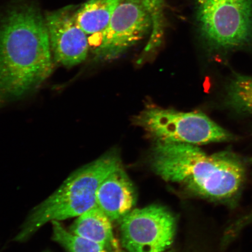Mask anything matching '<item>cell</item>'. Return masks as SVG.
<instances>
[{
  "label": "cell",
  "instance_id": "6da1fadb",
  "mask_svg": "<svg viewBox=\"0 0 252 252\" xmlns=\"http://www.w3.org/2000/svg\"><path fill=\"white\" fill-rule=\"evenodd\" d=\"M45 15L35 0H13L0 17V106L39 88L51 74Z\"/></svg>",
  "mask_w": 252,
  "mask_h": 252
},
{
  "label": "cell",
  "instance_id": "7a4b0ae2",
  "mask_svg": "<svg viewBox=\"0 0 252 252\" xmlns=\"http://www.w3.org/2000/svg\"><path fill=\"white\" fill-rule=\"evenodd\" d=\"M151 163L163 180L229 209L238 206L249 165L247 159L232 151L209 155L194 145L160 141H156Z\"/></svg>",
  "mask_w": 252,
  "mask_h": 252
},
{
  "label": "cell",
  "instance_id": "3957f363",
  "mask_svg": "<svg viewBox=\"0 0 252 252\" xmlns=\"http://www.w3.org/2000/svg\"><path fill=\"white\" fill-rule=\"evenodd\" d=\"M121 166L119 156L112 151L72 173L54 193L34 208L15 241H26L46 223L78 217L96 206L100 185Z\"/></svg>",
  "mask_w": 252,
  "mask_h": 252
},
{
  "label": "cell",
  "instance_id": "277c9868",
  "mask_svg": "<svg viewBox=\"0 0 252 252\" xmlns=\"http://www.w3.org/2000/svg\"><path fill=\"white\" fill-rule=\"evenodd\" d=\"M196 9L201 35L213 49L252 46V0H196Z\"/></svg>",
  "mask_w": 252,
  "mask_h": 252
},
{
  "label": "cell",
  "instance_id": "5b68a950",
  "mask_svg": "<svg viewBox=\"0 0 252 252\" xmlns=\"http://www.w3.org/2000/svg\"><path fill=\"white\" fill-rule=\"evenodd\" d=\"M135 125L156 141L194 145L220 143L234 137L206 115L150 107L135 116Z\"/></svg>",
  "mask_w": 252,
  "mask_h": 252
},
{
  "label": "cell",
  "instance_id": "8992f818",
  "mask_svg": "<svg viewBox=\"0 0 252 252\" xmlns=\"http://www.w3.org/2000/svg\"><path fill=\"white\" fill-rule=\"evenodd\" d=\"M175 232L174 217L158 205L132 210L121 220L122 244L129 252H165Z\"/></svg>",
  "mask_w": 252,
  "mask_h": 252
},
{
  "label": "cell",
  "instance_id": "52a82bcc",
  "mask_svg": "<svg viewBox=\"0 0 252 252\" xmlns=\"http://www.w3.org/2000/svg\"><path fill=\"white\" fill-rule=\"evenodd\" d=\"M151 28L150 15L140 0H122L98 36L94 57L102 61L117 59L143 39Z\"/></svg>",
  "mask_w": 252,
  "mask_h": 252
},
{
  "label": "cell",
  "instance_id": "ba28073f",
  "mask_svg": "<svg viewBox=\"0 0 252 252\" xmlns=\"http://www.w3.org/2000/svg\"><path fill=\"white\" fill-rule=\"evenodd\" d=\"M78 6H66L45 15L50 47L55 61L67 67L83 62L89 50L87 34L75 18Z\"/></svg>",
  "mask_w": 252,
  "mask_h": 252
},
{
  "label": "cell",
  "instance_id": "9c48e42d",
  "mask_svg": "<svg viewBox=\"0 0 252 252\" xmlns=\"http://www.w3.org/2000/svg\"><path fill=\"white\" fill-rule=\"evenodd\" d=\"M135 198L133 186L121 166L100 185L96 194V205L112 221L122 220L131 212Z\"/></svg>",
  "mask_w": 252,
  "mask_h": 252
},
{
  "label": "cell",
  "instance_id": "30bf717a",
  "mask_svg": "<svg viewBox=\"0 0 252 252\" xmlns=\"http://www.w3.org/2000/svg\"><path fill=\"white\" fill-rule=\"evenodd\" d=\"M70 231L109 250L116 248L111 220L96 205L78 216Z\"/></svg>",
  "mask_w": 252,
  "mask_h": 252
},
{
  "label": "cell",
  "instance_id": "8fae6325",
  "mask_svg": "<svg viewBox=\"0 0 252 252\" xmlns=\"http://www.w3.org/2000/svg\"><path fill=\"white\" fill-rule=\"evenodd\" d=\"M122 0H87L78 7L75 18L87 35L98 36L106 29Z\"/></svg>",
  "mask_w": 252,
  "mask_h": 252
},
{
  "label": "cell",
  "instance_id": "7c38bea8",
  "mask_svg": "<svg viewBox=\"0 0 252 252\" xmlns=\"http://www.w3.org/2000/svg\"><path fill=\"white\" fill-rule=\"evenodd\" d=\"M225 103L242 115H252V77L236 74L226 87Z\"/></svg>",
  "mask_w": 252,
  "mask_h": 252
},
{
  "label": "cell",
  "instance_id": "4fadbf2b",
  "mask_svg": "<svg viewBox=\"0 0 252 252\" xmlns=\"http://www.w3.org/2000/svg\"><path fill=\"white\" fill-rule=\"evenodd\" d=\"M53 239L68 252H109V249L65 229L58 220L51 222Z\"/></svg>",
  "mask_w": 252,
  "mask_h": 252
},
{
  "label": "cell",
  "instance_id": "5bb4252c",
  "mask_svg": "<svg viewBox=\"0 0 252 252\" xmlns=\"http://www.w3.org/2000/svg\"><path fill=\"white\" fill-rule=\"evenodd\" d=\"M150 15L152 28L146 52L155 49L161 43L163 34V0H140Z\"/></svg>",
  "mask_w": 252,
  "mask_h": 252
},
{
  "label": "cell",
  "instance_id": "9a60e30c",
  "mask_svg": "<svg viewBox=\"0 0 252 252\" xmlns=\"http://www.w3.org/2000/svg\"><path fill=\"white\" fill-rule=\"evenodd\" d=\"M122 252L121 251H115V252Z\"/></svg>",
  "mask_w": 252,
  "mask_h": 252
},
{
  "label": "cell",
  "instance_id": "2e32d148",
  "mask_svg": "<svg viewBox=\"0 0 252 252\" xmlns=\"http://www.w3.org/2000/svg\"><path fill=\"white\" fill-rule=\"evenodd\" d=\"M173 252L169 251V252Z\"/></svg>",
  "mask_w": 252,
  "mask_h": 252
}]
</instances>
